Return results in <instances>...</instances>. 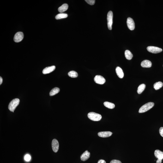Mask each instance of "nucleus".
Here are the masks:
<instances>
[{
    "mask_svg": "<svg viewBox=\"0 0 163 163\" xmlns=\"http://www.w3.org/2000/svg\"><path fill=\"white\" fill-rule=\"evenodd\" d=\"M146 88V85L142 84L140 85L138 88L137 92L139 94H141L144 90Z\"/></svg>",
    "mask_w": 163,
    "mask_h": 163,
    "instance_id": "obj_19",
    "label": "nucleus"
},
{
    "mask_svg": "<svg viewBox=\"0 0 163 163\" xmlns=\"http://www.w3.org/2000/svg\"><path fill=\"white\" fill-rule=\"evenodd\" d=\"M152 63L150 61L148 60H145L143 61L141 63V66L143 68H149L151 67Z\"/></svg>",
    "mask_w": 163,
    "mask_h": 163,
    "instance_id": "obj_14",
    "label": "nucleus"
},
{
    "mask_svg": "<svg viewBox=\"0 0 163 163\" xmlns=\"http://www.w3.org/2000/svg\"><path fill=\"white\" fill-rule=\"evenodd\" d=\"M94 80L96 83L99 84H103L106 80L103 76L100 75H96L94 78Z\"/></svg>",
    "mask_w": 163,
    "mask_h": 163,
    "instance_id": "obj_8",
    "label": "nucleus"
},
{
    "mask_svg": "<svg viewBox=\"0 0 163 163\" xmlns=\"http://www.w3.org/2000/svg\"><path fill=\"white\" fill-rule=\"evenodd\" d=\"M68 5L65 3V4H63V5H62L58 8V11L60 13H63L68 10Z\"/></svg>",
    "mask_w": 163,
    "mask_h": 163,
    "instance_id": "obj_16",
    "label": "nucleus"
},
{
    "mask_svg": "<svg viewBox=\"0 0 163 163\" xmlns=\"http://www.w3.org/2000/svg\"><path fill=\"white\" fill-rule=\"evenodd\" d=\"M90 153L88 150H86L81 156L80 158L82 161H86L90 157Z\"/></svg>",
    "mask_w": 163,
    "mask_h": 163,
    "instance_id": "obj_11",
    "label": "nucleus"
},
{
    "mask_svg": "<svg viewBox=\"0 0 163 163\" xmlns=\"http://www.w3.org/2000/svg\"><path fill=\"white\" fill-rule=\"evenodd\" d=\"M116 72L117 76L120 78L122 79L124 77V74L122 68L117 67L116 68Z\"/></svg>",
    "mask_w": 163,
    "mask_h": 163,
    "instance_id": "obj_15",
    "label": "nucleus"
},
{
    "mask_svg": "<svg viewBox=\"0 0 163 163\" xmlns=\"http://www.w3.org/2000/svg\"><path fill=\"white\" fill-rule=\"evenodd\" d=\"M154 155L158 159L156 163H161L162 160L163 159V152H162L159 150H156L155 151Z\"/></svg>",
    "mask_w": 163,
    "mask_h": 163,
    "instance_id": "obj_5",
    "label": "nucleus"
},
{
    "mask_svg": "<svg viewBox=\"0 0 163 163\" xmlns=\"http://www.w3.org/2000/svg\"><path fill=\"white\" fill-rule=\"evenodd\" d=\"M68 75L70 77L73 78L77 77L78 76V73L74 71H72L69 72L68 73Z\"/></svg>",
    "mask_w": 163,
    "mask_h": 163,
    "instance_id": "obj_23",
    "label": "nucleus"
},
{
    "mask_svg": "<svg viewBox=\"0 0 163 163\" xmlns=\"http://www.w3.org/2000/svg\"><path fill=\"white\" fill-rule=\"evenodd\" d=\"M127 24L129 28L131 30H133L135 27V23L133 20L131 18L129 17L127 20Z\"/></svg>",
    "mask_w": 163,
    "mask_h": 163,
    "instance_id": "obj_9",
    "label": "nucleus"
},
{
    "mask_svg": "<svg viewBox=\"0 0 163 163\" xmlns=\"http://www.w3.org/2000/svg\"><path fill=\"white\" fill-rule=\"evenodd\" d=\"M147 49L149 52L153 54L159 53L162 51L161 48L154 46H148L147 48Z\"/></svg>",
    "mask_w": 163,
    "mask_h": 163,
    "instance_id": "obj_6",
    "label": "nucleus"
},
{
    "mask_svg": "<svg viewBox=\"0 0 163 163\" xmlns=\"http://www.w3.org/2000/svg\"><path fill=\"white\" fill-rule=\"evenodd\" d=\"M24 159L25 161H29L31 160V156L29 154H27L25 156Z\"/></svg>",
    "mask_w": 163,
    "mask_h": 163,
    "instance_id": "obj_25",
    "label": "nucleus"
},
{
    "mask_svg": "<svg viewBox=\"0 0 163 163\" xmlns=\"http://www.w3.org/2000/svg\"><path fill=\"white\" fill-rule=\"evenodd\" d=\"M113 14L111 11H109L107 14V20L108 28L110 30L112 29L113 24Z\"/></svg>",
    "mask_w": 163,
    "mask_h": 163,
    "instance_id": "obj_4",
    "label": "nucleus"
},
{
    "mask_svg": "<svg viewBox=\"0 0 163 163\" xmlns=\"http://www.w3.org/2000/svg\"><path fill=\"white\" fill-rule=\"evenodd\" d=\"M68 17V15L65 13H60L57 15L55 17L56 20H58L60 19L65 18Z\"/></svg>",
    "mask_w": 163,
    "mask_h": 163,
    "instance_id": "obj_18",
    "label": "nucleus"
},
{
    "mask_svg": "<svg viewBox=\"0 0 163 163\" xmlns=\"http://www.w3.org/2000/svg\"><path fill=\"white\" fill-rule=\"evenodd\" d=\"M154 103L152 102L147 103L140 108L139 110V113H143L146 112L152 109L154 106Z\"/></svg>",
    "mask_w": 163,
    "mask_h": 163,
    "instance_id": "obj_1",
    "label": "nucleus"
},
{
    "mask_svg": "<svg viewBox=\"0 0 163 163\" xmlns=\"http://www.w3.org/2000/svg\"><path fill=\"white\" fill-rule=\"evenodd\" d=\"M20 100L18 99H15L12 100L9 103L8 109L11 111L14 112V111L20 103Z\"/></svg>",
    "mask_w": 163,
    "mask_h": 163,
    "instance_id": "obj_2",
    "label": "nucleus"
},
{
    "mask_svg": "<svg viewBox=\"0 0 163 163\" xmlns=\"http://www.w3.org/2000/svg\"><path fill=\"white\" fill-rule=\"evenodd\" d=\"M112 134V133L110 131H103L98 133V135L100 137L105 138L109 137Z\"/></svg>",
    "mask_w": 163,
    "mask_h": 163,
    "instance_id": "obj_13",
    "label": "nucleus"
},
{
    "mask_svg": "<svg viewBox=\"0 0 163 163\" xmlns=\"http://www.w3.org/2000/svg\"><path fill=\"white\" fill-rule=\"evenodd\" d=\"M60 91L59 88H57V87H55L51 91L50 93V95L51 96L54 95L59 93Z\"/></svg>",
    "mask_w": 163,
    "mask_h": 163,
    "instance_id": "obj_22",
    "label": "nucleus"
},
{
    "mask_svg": "<svg viewBox=\"0 0 163 163\" xmlns=\"http://www.w3.org/2000/svg\"><path fill=\"white\" fill-rule=\"evenodd\" d=\"M52 147L53 150L55 153L58 151L59 149V143L58 141L56 139H54L52 141Z\"/></svg>",
    "mask_w": 163,
    "mask_h": 163,
    "instance_id": "obj_10",
    "label": "nucleus"
},
{
    "mask_svg": "<svg viewBox=\"0 0 163 163\" xmlns=\"http://www.w3.org/2000/svg\"><path fill=\"white\" fill-rule=\"evenodd\" d=\"M88 4L91 5H93L95 3V0H85Z\"/></svg>",
    "mask_w": 163,
    "mask_h": 163,
    "instance_id": "obj_24",
    "label": "nucleus"
},
{
    "mask_svg": "<svg viewBox=\"0 0 163 163\" xmlns=\"http://www.w3.org/2000/svg\"><path fill=\"white\" fill-rule=\"evenodd\" d=\"M3 80L1 77H0V85L2 84L3 82Z\"/></svg>",
    "mask_w": 163,
    "mask_h": 163,
    "instance_id": "obj_29",
    "label": "nucleus"
},
{
    "mask_svg": "<svg viewBox=\"0 0 163 163\" xmlns=\"http://www.w3.org/2000/svg\"><path fill=\"white\" fill-rule=\"evenodd\" d=\"M24 38V34L23 32H19L15 34L14 38V40L15 42H20L22 41Z\"/></svg>",
    "mask_w": 163,
    "mask_h": 163,
    "instance_id": "obj_7",
    "label": "nucleus"
},
{
    "mask_svg": "<svg viewBox=\"0 0 163 163\" xmlns=\"http://www.w3.org/2000/svg\"><path fill=\"white\" fill-rule=\"evenodd\" d=\"M125 56L126 58L128 60H130L132 59L133 55L130 51L126 50L125 52Z\"/></svg>",
    "mask_w": 163,
    "mask_h": 163,
    "instance_id": "obj_17",
    "label": "nucleus"
},
{
    "mask_svg": "<svg viewBox=\"0 0 163 163\" xmlns=\"http://www.w3.org/2000/svg\"><path fill=\"white\" fill-rule=\"evenodd\" d=\"M56 67L54 66H51V67H46L43 69L42 72L44 74H49L52 72L55 69Z\"/></svg>",
    "mask_w": 163,
    "mask_h": 163,
    "instance_id": "obj_12",
    "label": "nucleus"
},
{
    "mask_svg": "<svg viewBox=\"0 0 163 163\" xmlns=\"http://www.w3.org/2000/svg\"><path fill=\"white\" fill-rule=\"evenodd\" d=\"M159 134L163 137V127H161L159 130Z\"/></svg>",
    "mask_w": 163,
    "mask_h": 163,
    "instance_id": "obj_27",
    "label": "nucleus"
},
{
    "mask_svg": "<svg viewBox=\"0 0 163 163\" xmlns=\"http://www.w3.org/2000/svg\"><path fill=\"white\" fill-rule=\"evenodd\" d=\"M110 163H122L120 161L116 159H114L110 162Z\"/></svg>",
    "mask_w": 163,
    "mask_h": 163,
    "instance_id": "obj_26",
    "label": "nucleus"
},
{
    "mask_svg": "<svg viewBox=\"0 0 163 163\" xmlns=\"http://www.w3.org/2000/svg\"><path fill=\"white\" fill-rule=\"evenodd\" d=\"M88 117L90 119L94 121H100L102 118L101 115L94 112L89 113L88 114Z\"/></svg>",
    "mask_w": 163,
    "mask_h": 163,
    "instance_id": "obj_3",
    "label": "nucleus"
},
{
    "mask_svg": "<svg viewBox=\"0 0 163 163\" xmlns=\"http://www.w3.org/2000/svg\"><path fill=\"white\" fill-rule=\"evenodd\" d=\"M97 163H106V162L103 159H100L98 161Z\"/></svg>",
    "mask_w": 163,
    "mask_h": 163,
    "instance_id": "obj_28",
    "label": "nucleus"
},
{
    "mask_svg": "<svg viewBox=\"0 0 163 163\" xmlns=\"http://www.w3.org/2000/svg\"><path fill=\"white\" fill-rule=\"evenodd\" d=\"M104 106L108 108L112 109L115 107V104L109 102H106L104 103Z\"/></svg>",
    "mask_w": 163,
    "mask_h": 163,
    "instance_id": "obj_20",
    "label": "nucleus"
},
{
    "mask_svg": "<svg viewBox=\"0 0 163 163\" xmlns=\"http://www.w3.org/2000/svg\"><path fill=\"white\" fill-rule=\"evenodd\" d=\"M163 83L161 82H156L154 84V88L156 90H158L160 89L163 87Z\"/></svg>",
    "mask_w": 163,
    "mask_h": 163,
    "instance_id": "obj_21",
    "label": "nucleus"
}]
</instances>
